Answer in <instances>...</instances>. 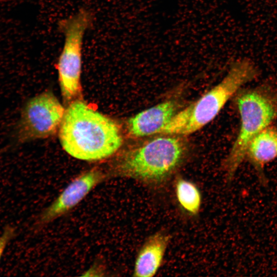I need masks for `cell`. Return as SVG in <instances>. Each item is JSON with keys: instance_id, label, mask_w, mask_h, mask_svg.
I'll use <instances>...</instances> for the list:
<instances>
[{"instance_id": "1", "label": "cell", "mask_w": 277, "mask_h": 277, "mask_svg": "<svg viewBox=\"0 0 277 277\" xmlns=\"http://www.w3.org/2000/svg\"><path fill=\"white\" fill-rule=\"evenodd\" d=\"M59 139L68 154L87 161L110 157L123 144L117 125L81 100L71 102L65 110Z\"/></svg>"}, {"instance_id": "2", "label": "cell", "mask_w": 277, "mask_h": 277, "mask_svg": "<svg viewBox=\"0 0 277 277\" xmlns=\"http://www.w3.org/2000/svg\"><path fill=\"white\" fill-rule=\"evenodd\" d=\"M188 147L183 136L163 134L125 151L116 173L151 187H161L182 165Z\"/></svg>"}, {"instance_id": "3", "label": "cell", "mask_w": 277, "mask_h": 277, "mask_svg": "<svg viewBox=\"0 0 277 277\" xmlns=\"http://www.w3.org/2000/svg\"><path fill=\"white\" fill-rule=\"evenodd\" d=\"M259 74L248 59L233 63L226 75L198 100L178 111L160 134L184 136L200 130L220 113L227 102Z\"/></svg>"}, {"instance_id": "4", "label": "cell", "mask_w": 277, "mask_h": 277, "mask_svg": "<svg viewBox=\"0 0 277 277\" xmlns=\"http://www.w3.org/2000/svg\"><path fill=\"white\" fill-rule=\"evenodd\" d=\"M234 96V105L240 117V128L222 164L225 176L229 182L232 180L245 160L250 141L277 119V91L269 85L242 88Z\"/></svg>"}, {"instance_id": "5", "label": "cell", "mask_w": 277, "mask_h": 277, "mask_svg": "<svg viewBox=\"0 0 277 277\" xmlns=\"http://www.w3.org/2000/svg\"><path fill=\"white\" fill-rule=\"evenodd\" d=\"M92 20L91 12L81 8L58 23L64 40L56 68L61 93L66 102L74 101L81 92L83 39Z\"/></svg>"}, {"instance_id": "6", "label": "cell", "mask_w": 277, "mask_h": 277, "mask_svg": "<svg viewBox=\"0 0 277 277\" xmlns=\"http://www.w3.org/2000/svg\"><path fill=\"white\" fill-rule=\"evenodd\" d=\"M65 110L50 91L29 99L21 109L10 132L13 146L47 138L59 129Z\"/></svg>"}, {"instance_id": "7", "label": "cell", "mask_w": 277, "mask_h": 277, "mask_svg": "<svg viewBox=\"0 0 277 277\" xmlns=\"http://www.w3.org/2000/svg\"><path fill=\"white\" fill-rule=\"evenodd\" d=\"M105 177V174L97 168L92 169L78 175L41 213L38 223L42 225L47 224L68 212Z\"/></svg>"}, {"instance_id": "8", "label": "cell", "mask_w": 277, "mask_h": 277, "mask_svg": "<svg viewBox=\"0 0 277 277\" xmlns=\"http://www.w3.org/2000/svg\"><path fill=\"white\" fill-rule=\"evenodd\" d=\"M179 106L176 100L171 99L139 112L127 122L128 134L141 137L160 133L179 111Z\"/></svg>"}, {"instance_id": "9", "label": "cell", "mask_w": 277, "mask_h": 277, "mask_svg": "<svg viewBox=\"0 0 277 277\" xmlns=\"http://www.w3.org/2000/svg\"><path fill=\"white\" fill-rule=\"evenodd\" d=\"M277 158V126L269 125L256 134L247 147L245 160L254 169L260 183L268 184L265 166Z\"/></svg>"}, {"instance_id": "10", "label": "cell", "mask_w": 277, "mask_h": 277, "mask_svg": "<svg viewBox=\"0 0 277 277\" xmlns=\"http://www.w3.org/2000/svg\"><path fill=\"white\" fill-rule=\"evenodd\" d=\"M170 235L159 231L150 235L140 249L135 259L133 274L135 277H151L160 269L168 246Z\"/></svg>"}, {"instance_id": "11", "label": "cell", "mask_w": 277, "mask_h": 277, "mask_svg": "<svg viewBox=\"0 0 277 277\" xmlns=\"http://www.w3.org/2000/svg\"><path fill=\"white\" fill-rule=\"evenodd\" d=\"M174 192L177 202L183 211L191 216L199 214L202 204V195L194 183L177 177L174 182Z\"/></svg>"}, {"instance_id": "12", "label": "cell", "mask_w": 277, "mask_h": 277, "mask_svg": "<svg viewBox=\"0 0 277 277\" xmlns=\"http://www.w3.org/2000/svg\"><path fill=\"white\" fill-rule=\"evenodd\" d=\"M15 228L11 225H7L4 227L0 235V261L9 243L16 236Z\"/></svg>"}]
</instances>
